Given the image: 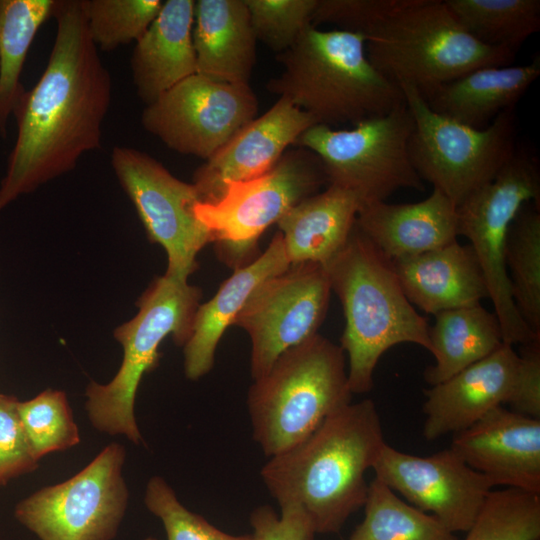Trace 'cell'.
<instances>
[{"label": "cell", "mask_w": 540, "mask_h": 540, "mask_svg": "<svg viewBox=\"0 0 540 540\" xmlns=\"http://www.w3.org/2000/svg\"><path fill=\"white\" fill-rule=\"evenodd\" d=\"M162 0H81L89 36L99 51L136 43L159 14Z\"/></svg>", "instance_id": "obj_33"}, {"label": "cell", "mask_w": 540, "mask_h": 540, "mask_svg": "<svg viewBox=\"0 0 540 540\" xmlns=\"http://www.w3.org/2000/svg\"><path fill=\"white\" fill-rule=\"evenodd\" d=\"M429 327L430 353L435 364L424 372L431 386L437 385L485 358L503 342L494 312L479 304L437 313Z\"/></svg>", "instance_id": "obj_27"}, {"label": "cell", "mask_w": 540, "mask_h": 540, "mask_svg": "<svg viewBox=\"0 0 540 540\" xmlns=\"http://www.w3.org/2000/svg\"><path fill=\"white\" fill-rule=\"evenodd\" d=\"M144 504L161 520L167 540H255L252 533L232 535L223 532L201 515L188 510L160 476L148 480Z\"/></svg>", "instance_id": "obj_36"}, {"label": "cell", "mask_w": 540, "mask_h": 540, "mask_svg": "<svg viewBox=\"0 0 540 540\" xmlns=\"http://www.w3.org/2000/svg\"><path fill=\"white\" fill-rule=\"evenodd\" d=\"M413 128V118L405 102L350 129L313 125L299 136L294 146L316 154L328 185L354 193L362 205L386 201L399 189H425L409 152Z\"/></svg>", "instance_id": "obj_8"}, {"label": "cell", "mask_w": 540, "mask_h": 540, "mask_svg": "<svg viewBox=\"0 0 540 540\" xmlns=\"http://www.w3.org/2000/svg\"><path fill=\"white\" fill-rule=\"evenodd\" d=\"M276 60L282 71L267 82V90L288 99L317 124L354 126L405 104L400 86L368 59L361 34L310 25Z\"/></svg>", "instance_id": "obj_3"}, {"label": "cell", "mask_w": 540, "mask_h": 540, "mask_svg": "<svg viewBox=\"0 0 540 540\" xmlns=\"http://www.w3.org/2000/svg\"><path fill=\"white\" fill-rule=\"evenodd\" d=\"M362 35L372 65L423 97L475 69L509 65L515 55L471 36L442 0H383Z\"/></svg>", "instance_id": "obj_5"}, {"label": "cell", "mask_w": 540, "mask_h": 540, "mask_svg": "<svg viewBox=\"0 0 540 540\" xmlns=\"http://www.w3.org/2000/svg\"><path fill=\"white\" fill-rule=\"evenodd\" d=\"M318 0H245L257 41L276 54L288 50L312 25Z\"/></svg>", "instance_id": "obj_35"}, {"label": "cell", "mask_w": 540, "mask_h": 540, "mask_svg": "<svg viewBox=\"0 0 540 540\" xmlns=\"http://www.w3.org/2000/svg\"><path fill=\"white\" fill-rule=\"evenodd\" d=\"M281 233L278 231L258 257L234 269L216 294L198 306L190 333L183 346L184 373L189 380H198L213 368L221 337L251 295L266 281L290 266Z\"/></svg>", "instance_id": "obj_21"}, {"label": "cell", "mask_w": 540, "mask_h": 540, "mask_svg": "<svg viewBox=\"0 0 540 540\" xmlns=\"http://www.w3.org/2000/svg\"><path fill=\"white\" fill-rule=\"evenodd\" d=\"M530 204L521 208L509 228L505 266L516 308L540 336V211Z\"/></svg>", "instance_id": "obj_31"}, {"label": "cell", "mask_w": 540, "mask_h": 540, "mask_svg": "<svg viewBox=\"0 0 540 540\" xmlns=\"http://www.w3.org/2000/svg\"><path fill=\"white\" fill-rule=\"evenodd\" d=\"M18 412L38 460L80 442L78 426L62 390L46 389L32 399L19 401Z\"/></svg>", "instance_id": "obj_34"}, {"label": "cell", "mask_w": 540, "mask_h": 540, "mask_svg": "<svg viewBox=\"0 0 540 540\" xmlns=\"http://www.w3.org/2000/svg\"><path fill=\"white\" fill-rule=\"evenodd\" d=\"M345 316L340 347L352 394L369 392L380 357L401 343L430 352L429 325L405 296L391 262L357 228L326 264Z\"/></svg>", "instance_id": "obj_4"}, {"label": "cell", "mask_w": 540, "mask_h": 540, "mask_svg": "<svg viewBox=\"0 0 540 540\" xmlns=\"http://www.w3.org/2000/svg\"><path fill=\"white\" fill-rule=\"evenodd\" d=\"M346 540H459L435 516L401 500L375 478L368 484L364 519Z\"/></svg>", "instance_id": "obj_30"}, {"label": "cell", "mask_w": 540, "mask_h": 540, "mask_svg": "<svg viewBox=\"0 0 540 540\" xmlns=\"http://www.w3.org/2000/svg\"><path fill=\"white\" fill-rule=\"evenodd\" d=\"M331 292L326 267L304 262L291 264L251 295L233 325L249 335L253 380L263 376L285 351L318 334Z\"/></svg>", "instance_id": "obj_15"}, {"label": "cell", "mask_w": 540, "mask_h": 540, "mask_svg": "<svg viewBox=\"0 0 540 540\" xmlns=\"http://www.w3.org/2000/svg\"><path fill=\"white\" fill-rule=\"evenodd\" d=\"M460 25L478 41L516 53L540 30L539 0H444Z\"/></svg>", "instance_id": "obj_29"}, {"label": "cell", "mask_w": 540, "mask_h": 540, "mask_svg": "<svg viewBox=\"0 0 540 540\" xmlns=\"http://www.w3.org/2000/svg\"><path fill=\"white\" fill-rule=\"evenodd\" d=\"M372 469L375 478L453 533L469 530L494 487L451 448L421 457L386 443Z\"/></svg>", "instance_id": "obj_16"}, {"label": "cell", "mask_w": 540, "mask_h": 540, "mask_svg": "<svg viewBox=\"0 0 540 540\" xmlns=\"http://www.w3.org/2000/svg\"><path fill=\"white\" fill-rule=\"evenodd\" d=\"M18 402L16 397L0 393V488L38 468L39 460L22 425Z\"/></svg>", "instance_id": "obj_37"}, {"label": "cell", "mask_w": 540, "mask_h": 540, "mask_svg": "<svg viewBox=\"0 0 540 540\" xmlns=\"http://www.w3.org/2000/svg\"><path fill=\"white\" fill-rule=\"evenodd\" d=\"M201 297L199 287L166 274L141 295L137 314L114 331L123 348L118 372L107 384L91 381L86 387L85 409L97 431L124 435L136 445L143 442L134 412L139 384L157 367L159 346L167 336L178 346L186 344Z\"/></svg>", "instance_id": "obj_7"}, {"label": "cell", "mask_w": 540, "mask_h": 540, "mask_svg": "<svg viewBox=\"0 0 540 540\" xmlns=\"http://www.w3.org/2000/svg\"><path fill=\"white\" fill-rule=\"evenodd\" d=\"M53 17L47 65L13 113L17 135L0 183V211L101 146L110 73L89 36L81 0H57Z\"/></svg>", "instance_id": "obj_1"}, {"label": "cell", "mask_w": 540, "mask_h": 540, "mask_svg": "<svg viewBox=\"0 0 540 540\" xmlns=\"http://www.w3.org/2000/svg\"><path fill=\"white\" fill-rule=\"evenodd\" d=\"M355 224L390 262L458 240L456 206L437 189L424 200L361 205Z\"/></svg>", "instance_id": "obj_20"}, {"label": "cell", "mask_w": 540, "mask_h": 540, "mask_svg": "<svg viewBox=\"0 0 540 540\" xmlns=\"http://www.w3.org/2000/svg\"><path fill=\"white\" fill-rule=\"evenodd\" d=\"M391 264L409 302L428 314L489 298L482 268L470 244L456 240Z\"/></svg>", "instance_id": "obj_22"}, {"label": "cell", "mask_w": 540, "mask_h": 540, "mask_svg": "<svg viewBox=\"0 0 540 540\" xmlns=\"http://www.w3.org/2000/svg\"><path fill=\"white\" fill-rule=\"evenodd\" d=\"M111 165L149 240L166 252L165 274L188 280L197 268V255L212 243L195 212L202 201L194 184L178 179L151 155L133 147L115 146Z\"/></svg>", "instance_id": "obj_13"}, {"label": "cell", "mask_w": 540, "mask_h": 540, "mask_svg": "<svg viewBox=\"0 0 540 540\" xmlns=\"http://www.w3.org/2000/svg\"><path fill=\"white\" fill-rule=\"evenodd\" d=\"M399 86L414 122L409 141L412 164L424 182L457 207L492 181L515 153L513 110L475 129L434 112L416 88Z\"/></svg>", "instance_id": "obj_9"}, {"label": "cell", "mask_w": 540, "mask_h": 540, "mask_svg": "<svg viewBox=\"0 0 540 540\" xmlns=\"http://www.w3.org/2000/svg\"><path fill=\"white\" fill-rule=\"evenodd\" d=\"M257 113L258 99L249 84L195 73L145 105L141 124L169 149L206 161Z\"/></svg>", "instance_id": "obj_14"}, {"label": "cell", "mask_w": 540, "mask_h": 540, "mask_svg": "<svg viewBox=\"0 0 540 540\" xmlns=\"http://www.w3.org/2000/svg\"><path fill=\"white\" fill-rule=\"evenodd\" d=\"M360 207L354 193L328 185L292 208L277 223L290 264L326 266L346 244Z\"/></svg>", "instance_id": "obj_26"}, {"label": "cell", "mask_w": 540, "mask_h": 540, "mask_svg": "<svg viewBox=\"0 0 540 540\" xmlns=\"http://www.w3.org/2000/svg\"><path fill=\"white\" fill-rule=\"evenodd\" d=\"M464 540H539L540 494L491 491Z\"/></svg>", "instance_id": "obj_32"}, {"label": "cell", "mask_w": 540, "mask_h": 540, "mask_svg": "<svg viewBox=\"0 0 540 540\" xmlns=\"http://www.w3.org/2000/svg\"><path fill=\"white\" fill-rule=\"evenodd\" d=\"M316 124L308 113L279 97L195 170L192 183L201 201L213 203L221 198L228 183L267 172L304 131Z\"/></svg>", "instance_id": "obj_17"}, {"label": "cell", "mask_w": 540, "mask_h": 540, "mask_svg": "<svg viewBox=\"0 0 540 540\" xmlns=\"http://www.w3.org/2000/svg\"><path fill=\"white\" fill-rule=\"evenodd\" d=\"M195 0H166L130 58L136 93L145 105L197 73L193 46Z\"/></svg>", "instance_id": "obj_23"}, {"label": "cell", "mask_w": 540, "mask_h": 540, "mask_svg": "<svg viewBox=\"0 0 540 540\" xmlns=\"http://www.w3.org/2000/svg\"><path fill=\"white\" fill-rule=\"evenodd\" d=\"M280 509V516L269 505L252 511L250 524L255 540H314L316 533L300 508L284 506Z\"/></svg>", "instance_id": "obj_38"}, {"label": "cell", "mask_w": 540, "mask_h": 540, "mask_svg": "<svg viewBox=\"0 0 540 540\" xmlns=\"http://www.w3.org/2000/svg\"><path fill=\"white\" fill-rule=\"evenodd\" d=\"M328 186L318 156L295 147L264 174L225 186L213 203L195 212L212 236L219 258L233 269L250 262L261 234L304 199Z\"/></svg>", "instance_id": "obj_11"}, {"label": "cell", "mask_w": 540, "mask_h": 540, "mask_svg": "<svg viewBox=\"0 0 540 540\" xmlns=\"http://www.w3.org/2000/svg\"><path fill=\"white\" fill-rule=\"evenodd\" d=\"M385 444L375 403H349L305 439L269 457L261 478L280 507L304 512L315 533H337L364 506L365 472Z\"/></svg>", "instance_id": "obj_2"}, {"label": "cell", "mask_w": 540, "mask_h": 540, "mask_svg": "<svg viewBox=\"0 0 540 540\" xmlns=\"http://www.w3.org/2000/svg\"><path fill=\"white\" fill-rule=\"evenodd\" d=\"M519 356L502 343L485 358L425 390L423 436L428 441L458 433L493 408L507 404Z\"/></svg>", "instance_id": "obj_19"}, {"label": "cell", "mask_w": 540, "mask_h": 540, "mask_svg": "<svg viewBox=\"0 0 540 540\" xmlns=\"http://www.w3.org/2000/svg\"><path fill=\"white\" fill-rule=\"evenodd\" d=\"M345 353L319 333L281 354L247 393L253 440L267 457L299 443L351 403Z\"/></svg>", "instance_id": "obj_6"}, {"label": "cell", "mask_w": 540, "mask_h": 540, "mask_svg": "<svg viewBox=\"0 0 540 540\" xmlns=\"http://www.w3.org/2000/svg\"><path fill=\"white\" fill-rule=\"evenodd\" d=\"M125 459L122 444H108L71 478L18 502L15 518L40 540L114 539L129 499Z\"/></svg>", "instance_id": "obj_12"}, {"label": "cell", "mask_w": 540, "mask_h": 540, "mask_svg": "<svg viewBox=\"0 0 540 540\" xmlns=\"http://www.w3.org/2000/svg\"><path fill=\"white\" fill-rule=\"evenodd\" d=\"M539 75V58L526 65L481 67L439 85L424 99L434 112L482 129L512 109Z\"/></svg>", "instance_id": "obj_25"}, {"label": "cell", "mask_w": 540, "mask_h": 540, "mask_svg": "<svg viewBox=\"0 0 540 540\" xmlns=\"http://www.w3.org/2000/svg\"><path fill=\"white\" fill-rule=\"evenodd\" d=\"M450 448L494 486L540 494V419L500 405L455 433Z\"/></svg>", "instance_id": "obj_18"}, {"label": "cell", "mask_w": 540, "mask_h": 540, "mask_svg": "<svg viewBox=\"0 0 540 540\" xmlns=\"http://www.w3.org/2000/svg\"><path fill=\"white\" fill-rule=\"evenodd\" d=\"M192 37L198 74L249 84L257 40L245 0L195 1Z\"/></svg>", "instance_id": "obj_24"}, {"label": "cell", "mask_w": 540, "mask_h": 540, "mask_svg": "<svg viewBox=\"0 0 540 540\" xmlns=\"http://www.w3.org/2000/svg\"><path fill=\"white\" fill-rule=\"evenodd\" d=\"M144 540H157V539L152 536H149V537H146Z\"/></svg>", "instance_id": "obj_40"}, {"label": "cell", "mask_w": 540, "mask_h": 540, "mask_svg": "<svg viewBox=\"0 0 540 540\" xmlns=\"http://www.w3.org/2000/svg\"><path fill=\"white\" fill-rule=\"evenodd\" d=\"M57 0H0V134L25 93L23 66L40 27L53 17Z\"/></svg>", "instance_id": "obj_28"}, {"label": "cell", "mask_w": 540, "mask_h": 540, "mask_svg": "<svg viewBox=\"0 0 540 540\" xmlns=\"http://www.w3.org/2000/svg\"><path fill=\"white\" fill-rule=\"evenodd\" d=\"M528 203H540L539 161L527 150L516 149L492 181L456 207L458 236L469 240L477 256L503 342L512 346L540 340L516 308L505 266L509 228Z\"/></svg>", "instance_id": "obj_10"}, {"label": "cell", "mask_w": 540, "mask_h": 540, "mask_svg": "<svg viewBox=\"0 0 540 540\" xmlns=\"http://www.w3.org/2000/svg\"><path fill=\"white\" fill-rule=\"evenodd\" d=\"M508 405L511 410L540 419V340L522 345Z\"/></svg>", "instance_id": "obj_39"}]
</instances>
